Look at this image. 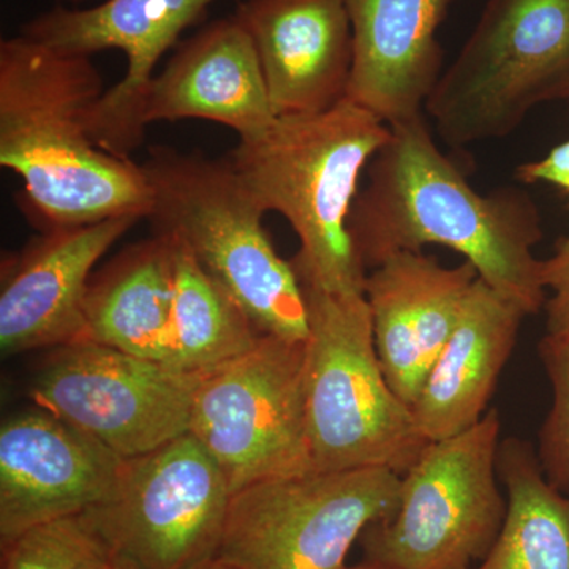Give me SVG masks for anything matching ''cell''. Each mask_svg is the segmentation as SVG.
<instances>
[{
  "instance_id": "cell-25",
  "label": "cell",
  "mask_w": 569,
  "mask_h": 569,
  "mask_svg": "<svg viewBox=\"0 0 569 569\" xmlns=\"http://www.w3.org/2000/svg\"><path fill=\"white\" fill-rule=\"evenodd\" d=\"M542 279L552 291L545 306L548 335L569 336V236L561 239L549 260H542Z\"/></svg>"
},
{
  "instance_id": "cell-28",
  "label": "cell",
  "mask_w": 569,
  "mask_h": 569,
  "mask_svg": "<svg viewBox=\"0 0 569 569\" xmlns=\"http://www.w3.org/2000/svg\"><path fill=\"white\" fill-rule=\"evenodd\" d=\"M343 569H389V568L380 567V565L369 563V561H362V563L353 565V567H348V565H347V567Z\"/></svg>"
},
{
  "instance_id": "cell-23",
  "label": "cell",
  "mask_w": 569,
  "mask_h": 569,
  "mask_svg": "<svg viewBox=\"0 0 569 569\" xmlns=\"http://www.w3.org/2000/svg\"><path fill=\"white\" fill-rule=\"evenodd\" d=\"M119 559L84 516L50 520L2 548V569H118Z\"/></svg>"
},
{
  "instance_id": "cell-30",
  "label": "cell",
  "mask_w": 569,
  "mask_h": 569,
  "mask_svg": "<svg viewBox=\"0 0 569 569\" xmlns=\"http://www.w3.org/2000/svg\"><path fill=\"white\" fill-rule=\"evenodd\" d=\"M62 2L81 3V2H86V0H62Z\"/></svg>"
},
{
  "instance_id": "cell-16",
  "label": "cell",
  "mask_w": 569,
  "mask_h": 569,
  "mask_svg": "<svg viewBox=\"0 0 569 569\" xmlns=\"http://www.w3.org/2000/svg\"><path fill=\"white\" fill-rule=\"evenodd\" d=\"M234 17L277 116L316 114L347 99L355 50L343 0H244Z\"/></svg>"
},
{
  "instance_id": "cell-13",
  "label": "cell",
  "mask_w": 569,
  "mask_h": 569,
  "mask_svg": "<svg viewBox=\"0 0 569 569\" xmlns=\"http://www.w3.org/2000/svg\"><path fill=\"white\" fill-rule=\"evenodd\" d=\"M126 459L37 407L0 427V546L50 520L82 515L114 492Z\"/></svg>"
},
{
  "instance_id": "cell-17",
  "label": "cell",
  "mask_w": 569,
  "mask_h": 569,
  "mask_svg": "<svg viewBox=\"0 0 569 569\" xmlns=\"http://www.w3.org/2000/svg\"><path fill=\"white\" fill-rule=\"evenodd\" d=\"M276 118L253 41L234 14L183 41L153 77L141 110L144 129L204 119L234 130L239 140L266 132Z\"/></svg>"
},
{
  "instance_id": "cell-9",
  "label": "cell",
  "mask_w": 569,
  "mask_h": 569,
  "mask_svg": "<svg viewBox=\"0 0 569 569\" xmlns=\"http://www.w3.org/2000/svg\"><path fill=\"white\" fill-rule=\"evenodd\" d=\"M306 342L261 336L246 355L201 376L190 433L233 493L266 479L309 473Z\"/></svg>"
},
{
  "instance_id": "cell-8",
  "label": "cell",
  "mask_w": 569,
  "mask_h": 569,
  "mask_svg": "<svg viewBox=\"0 0 569 569\" xmlns=\"http://www.w3.org/2000/svg\"><path fill=\"white\" fill-rule=\"evenodd\" d=\"M388 468L266 479L231 498L216 560L234 569H343L370 523L399 507Z\"/></svg>"
},
{
  "instance_id": "cell-29",
  "label": "cell",
  "mask_w": 569,
  "mask_h": 569,
  "mask_svg": "<svg viewBox=\"0 0 569 569\" xmlns=\"http://www.w3.org/2000/svg\"><path fill=\"white\" fill-rule=\"evenodd\" d=\"M118 569H134L130 567V565L123 563V561L119 560V567Z\"/></svg>"
},
{
  "instance_id": "cell-20",
  "label": "cell",
  "mask_w": 569,
  "mask_h": 569,
  "mask_svg": "<svg viewBox=\"0 0 569 569\" xmlns=\"http://www.w3.org/2000/svg\"><path fill=\"white\" fill-rule=\"evenodd\" d=\"M173 301V239L156 234L93 272L82 340L171 366Z\"/></svg>"
},
{
  "instance_id": "cell-19",
  "label": "cell",
  "mask_w": 569,
  "mask_h": 569,
  "mask_svg": "<svg viewBox=\"0 0 569 569\" xmlns=\"http://www.w3.org/2000/svg\"><path fill=\"white\" fill-rule=\"evenodd\" d=\"M526 317L485 280H475L459 323L411 407L427 441L458 436L485 417Z\"/></svg>"
},
{
  "instance_id": "cell-24",
  "label": "cell",
  "mask_w": 569,
  "mask_h": 569,
  "mask_svg": "<svg viewBox=\"0 0 569 569\" xmlns=\"http://www.w3.org/2000/svg\"><path fill=\"white\" fill-rule=\"evenodd\" d=\"M539 358L552 389V406L539 430L538 459L553 488L569 490V336L542 337Z\"/></svg>"
},
{
  "instance_id": "cell-22",
  "label": "cell",
  "mask_w": 569,
  "mask_h": 569,
  "mask_svg": "<svg viewBox=\"0 0 569 569\" xmlns=\"http://www.w3.org/2000/svg\"><path fill=\"white\" fill-rule=\"evenodd\" d=\"M171 238V236H168ZM173 239L171 366L206 373L252 350L261 335L233 298Z\"/></svg>"
},
{
  "instance_id": "cell-2",
  "label": "cell",
  "mask_w": 569,
  "mask_h": 569,
  "mask_svg": "<svg viewBox=\"0 0 569 569\" xmlns=\"http://www.w3.org/2000/svg\"><path fill=\"white\" fill-rule=\"evenodd\" d=\"M103 92L91 58L22 33L0 41V164L24 182L20 206L40 231L151 213L141 164L92 140Z\"/></svg>"
},
{
  "instance_id": "cell-3",
  "label": "cell",
  "mask_w": 569,
  "mask_h": 569,
  "mask_svg": "<svg viewBox=\"0 0 569 569\" xmlns=\"http://www.w3.org/2000/svg\"><path fill=\"white\" fill-rule=\"evenodd\" d=\"M389 138L387 122L346 99L316 114L277 116L227 157L258 206L279 212L298 234L291 264L301 282L365 293L369 272L356 258L348 217L362 171Z\"/></svg>"
},
{
  "instance_id": "cell-26",
  "label": "cell",
  "mask_w": 569,
  "mask_h": 569,
  "mask_svg": "<svg viewBox=\"0 0 569 569\" xmlns=\"http://www.w3.org/2000/svg\"><path fill=\"white\" fill-rule=\"evenodd\" d=\"M516 179L523 183L549 182L569 193V141L557 146L538 162L516 168Z\"/></svg>"
},
{
  "instance_id": "cell-11",
  "label": "cell",
  "mask_w": 569,
  "mask_h": 569,
  "mask_svg": "<svg viewBox=\"0 0 569 569\" xmlns=\"http://www.w3.org/2000/svg\"><path fill=\"white\" fill-rule=\"evenodd\" d=\"M201 376L81 340L52 348L31 396L37 407L133 459L190 432Z\"/></svg>"
},
{
  "instance_id": "cell-5",
  "label": "cell",
  "mask_w": 569,
  "mask_h": 569,
  "mask_svg": "<svg viewBox=\"0 0 569 569\" xmlns=\"http://www.w3.org/2000/svg\"><path fill=\"white\" fill-rule=\"evenodd\" d=\"M301 284L309 316L305 397L312 470L388 468L402 477L430 441L388 385L365 293Z\"/></svg>"
},
{
  "instance_id": "cell-12",
  "label": "cell",
  "mask_w": 569,
  "mask_h": 569,
  "mask_svg": "<svg viewBox=\"0 0 569 569\" xmlns=\"http://www.w3.org/2000/svg\"><path fill=\"white\" fill-rule=\"evenodd\" d=\"M216 0H100L89 9L58 6L22 26L21 33L51 50L92 58L122 51L126 77L103 92L91 114L92 140L104 152L130 159L144 140L142 103L157 63Z\"/></svg>"
},
{
  "instance_id": "cell-6",
  "label": "cell",
  "mask_w": 569,
  "mask_h": 569,
  "mask_svg": "<svg viewBox=\"0 0 569 569\" xmlns=\"http://www.w3.org/2000/svg\"><path fill=\"white\" fill-rule=\"evenodd\" d=\"M569 100V0H488L426 100L455 148L515 132L538 104Z\"/></svg>"
},
{
  "instance_id": "cell-4",
  "label": "cell",
  "mask_w": 569,
  "mask_h": 569,
  "mask_svg": "<svg viewBox=\"0 0 569 569\" xmlns=\"http://www.w3.org/2000/svg\"><path fill=\"white\" fill-rule=\"evenodd\" d=\"M152 192L156 234L187 247L206 274L234 299L266 336L309 339L305 290L279 257L263 209L228 159L153 146L141 163Z\"/></svg>"
},
{
  "instance_id": "cell-15",
  "label": "cell",
  "mask_w": 569,
  "mask_h": 569,
  "mask_svg": "<svg viewBox=\"0 0 569 569\" xmlns=\"http://www.w3.org/2000/svg\"><path fill=\"white\" fill-rule=\"evenodd\" d=\"M477 279L470 261L447 268L421 252L392 254L367 274L365 296L378 359L406 406L417 402Z\"/></svg>"
},
{
  "instance_id": "cell-1",
  "label": "cell",
  "mask_w": 569,
  "mask_h": 569,
  "mask_svg": "<svg viewBox=\"0 0 569 569\" xmlns=\"http://www.w3.org/2000/svg\"><path fill=\"white\" fill-rule=\"evenodd\" d=\"M389 127L391 138L369 163V181L348 217L362 268L429 244L449 247L497 293L527 316L538 313L548 288L533 249L545 233L530 194L511 187L478 193L437 148L422 114Z\"/></svg>"
},
{
  "instance_id": "cell-21",
  "label": "cell",
  "mask_w": 569,
  "mask_h": 569,
  "mask_svg": "<svg viewBox=\"0 0 569 569\" xmlns=\"http://www.w3.org/2000/svg\"><path fill=\"white\" fill-rule=\"evenodd\" d=\"M497 475L507 489L503 529L475 569H569V490L545 477L530 441L501 440Z\"/></svg>"
},
{
  "instance_id": "cell-10",
  "label": "cell",
  "mask_w": 569,
  "mask_h": 569,
  "mask_svg": "<svg viewBox=\"0 0 569 569\" xmlns=\"http://www.w3.org/2000/svg\"><path fill=\"white\" fill-rule=\"evenodd\" d=\"M233 490L192 436L126 459L114 492L82 512L134 569H198L216 560Z\"/></svg>"
},
{
  "instance_id": "cell-14",
  "label": "cell",
  "mask_w": 569,
  "mask_h": 569,
  "mask_svg": "<svg viewBox=\"0 0 569 569\" xmlns=\"http://www.w3.org/2000/svg\"><path fill=\"white\" fill-rule=\"evenodd\" d=\"M141 219L116 217L40 231L2 266L0 348L6 356L52 350L84 336L93 268Z\"/></svg>"
},
{
  "instance_id": "cell-7",
  "label": "cell",
  "mask_w": 569,
  "mask_h": 569,
  "mask_svg": "<svg viewBox=\"0 0 569 569\" xmlns=\"http://www.w3.org/2000/svg\"><path fill=\"white\" fill-rule=\"evenodd\" d=\"M501 421L496 408L470 429L430 441L400 481L391 518L359 538L365 561L389 569H475L503 529L497 485Z\"/></svg>"
},
{
  "instance_id": "cell-18",
  "label": "cell",
  "mask_w": 569,
  "mask_h": 569,
  "mask_svg": "<svg viewBox=\"0 0 569 569\" xmlns=\"http://www.w3.org/2000/svg\"><path fill=\"white\" fill-rule=\"evenodd\" d=\"M353 31L347 99L392 126L421 114L441 77L437 31L456 0H343Z\"/></svg>"
},
{
  "instance_id": "cell-27",
  "label": "cell",
  "mask_w": 569,
  "mask_h": 569,
  "mask_svg": "<svg viewBox=\"0 0 569 569\" xmlns=\"http://www.w3.org/2000/svg\"><path fill=\"white\" fill-rule=\"evenodd\" d=\"M198 569H234V568L228 567V565L223 563V561L212 560V561H209V563H206L204 567H201Z\"/></svg>"
}]
</instances>
